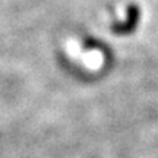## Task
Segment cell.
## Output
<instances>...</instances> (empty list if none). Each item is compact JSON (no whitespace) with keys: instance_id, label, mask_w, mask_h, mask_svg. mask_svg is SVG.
<instances>
[{"instance_id":"obj_1","label":"cell","mask_w":158,"mask_h":158,"mask_svg":"<svg viewBox=\"0 0 158 158\" xmlns=\"http://www.w3.org/2000/svg\"><path fill=\"white\" fill-rule=\"evenodd\" d=\"M138 15H139V9H138L135 5H132L129 9H127V18H129L127 22L113 25V31L114 32H118V34H123V32L132 31V28H133L136 25V22H138Z\"/></svg>"}]
</instances>
